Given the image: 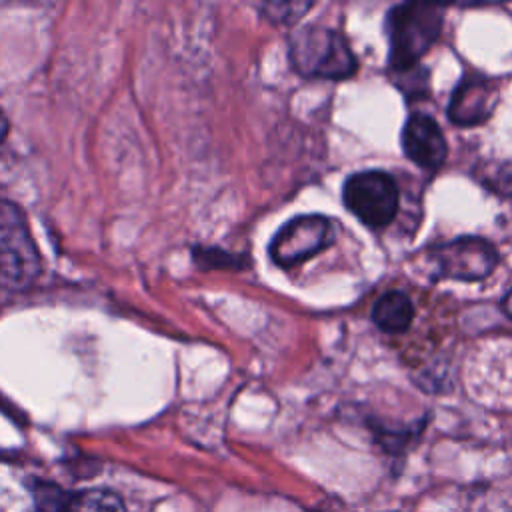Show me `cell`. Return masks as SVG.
<instances>
[{"instance_id": "cell-1", "label": "cell", "mask_w": 512, "mask_h": 512, "mask_svg": "<svg viewBox=\"0 0 512 512\" xmlns=\"http://www.w3.org/2000/svg\"><path fill=\"white\" fill-rule=\"evenodd\" d=\"M292 68L304 78L346 80L356 74L358 62L348 40L326 26H302L290 36Z\"/></svg>"}, {"instance_id": "cell-2", "label": "cell", "mask_w": 512, "mask_h": 512, "mask_svg": "<svg viewBox=\"0 0 512 512\" xmlns=\"http://www.w3.org/2000/svg\"><path fill=\"white\" fill-rule=\"evenodd\" d=\"M444 24V8L438 4L406 2L394 6L386 16L388 64L396 72L418 66V60L438 40Z\"/></svg>"}, {"instance_id": "cell-3", "label": "cell", "mask_w": 512, "mask_h": 512, "mask_svg": "<svg viewBox=\"0 0 512 512\" xmlns=\"http://www.w3.org/2000/svg\"><path fill=\"white\" fill-rule=\"evenodd\" d=\"M40 274V252L24 212L0 200V284L10 290L28 288Z\"/></svg>"}, {"instance_id": "cell-4", "label": "cell", "mask_w": 512, "mask_h": 512, "mask_svg": "<svg viewBox=\"0 0 512 512\" xmlns=\"http://www.w3.org/2000/svg\"><path fill=\"white\" fill-rule=\"evenodd\" d=\"M346 208L368 228L388 226L400 204L396 180L382 170H364L348 176L342 188Z\"/></svg>"}, {"instance_id": "cell-5", "label": "cell", "mask_w": 512, "mask_h": 512, "mask_svg": "<svg viewBox=\"0 0 512 512\" xmlns=\"http://www.w3.org/2000/svg\"><path fill=\"white\" fill-rule=\"evenodd\" d=\"M334 242V222L324 214L290 218L270 240L268 254L280 268H294Z\"/></svg>"}, {"instance_id": "cell-6", "label": "cell", "mask_w": 512, "mask_h": 512, "mask_svg": "<svg viewBox=\"0 0 512 512\" xmlns=\"http://www.w3.org/2000/svg\"><path fill=\"white\" fill-rule=\"evenodd\" d=\"M428 260L434 266V278L464 282L484 280L500 262L494 244L478 236H462L440 244L428 252Z\"/></svg>"}, {"instance_id": "cell-7", "label": "cell", "mask_w": 512, "mask_h": 512, "mask_svg": "<svg viewBox=\"0 0 512 512\" xmlns=\"http://www.w3.org/2000/svg\"><path fill=\"white\" fill-rule=\"evenodd\" d=\"M500 100V78L480 72H466L448 102V118L456 126L484 124Z\"/></svg>"}, {"instance_id": "cell-8", "label": "cell", "mask_w": 512, "mask_h": 512, "mask_svg": "<svg viewBox=\"0 0 512 512\" xmlns=\"http://www.w3.org/2000/svg\"><path fill=\"white\" fill-rule=\"evenodd\" d=\"M400 142L404 154L424 170L440 168L448 156V144L438 122L422 112L404 122Z\"/></svg>"}, {"instance_id": "cell-9", "label": "cell", "mask_w": 512, "mask_h": 512, "mask_svg": "<svg viewBox=\"0 0 512 512\" xmlns=\"http://www.w3.org/2000/svg\"><path fill=\"white\" fill-rule=\"evenodd\" d=\"M36 512H124L122 500L108 490L66 492L52 484L34 488Z\"/></svg>"}, {"instance_id": "cell-10", "label": "cell", "mask_w": 512, "mask_h": 512, "mask_svg": "<svg viewBox=\"0 0 512 512\" xmlns=\"http://www.w3.org/2000/svg\"><path fill=\"white\" fill-rule=\"evenodd\" d=\"M372 320L386 334H402L414 320V304L402 290H390L376 300Z\"/></svg>"}, {"instance_id": "cell-11", "label": "cell", "mask_w": 512, "mask_h": 512, "mask_svg": "<svg viewBox=\"0 0 512 512\" xmlns=\"http://www.w3.org/2000/svg\"><path fill=\"white\" fill-rule=\"evenodd\" d=\"M478 178L492 192L512 198V162L486 164L484 172H478Z\"/></svg>"}, {"instance_id": "cell-12", "label": "cell", "mask_w": 512, "mask_h": 512, "mask_svg": "<svg viewBox=\"0 0 512 512\" xmlns=\"http://www.w3.org/2000/svg\"><path fill=\"white\" fill-rule=\"evenodd\" d=\"M312 4L310 2H304V4H298V2H270V4H264L262 6V14L272 20L274 24H292L296 22Z\"/></svg>"}, {"instance_id": "cell-13", "label": "cell", "mask_w": 512, "mask_h": 512, "mask_svg": "<svg viewBox=\"0 0 512 512\" xmlns=\"http://www.w3.org/2000/svg\"><path fill=\"white\" fill-rule=\"evenodd\" d=\"M8 118H6V114L2 112V108H0V144L6 140V136H8Z\"/></svg>"}, {"instance_id": "cell-14", "label": "cell", "mask_w": 512, "mask_h": 512, "mask_svg": "<svg viewBox=\"0 0 512 512\" xmlns=\"http://www.w3.org/2000/svg\"><path fill=\"white\" fill-rule=\"evenodd\" d=\"M502 310L512 318V290L504 296V300H502Z\"/></svg>"}]
</instances>
